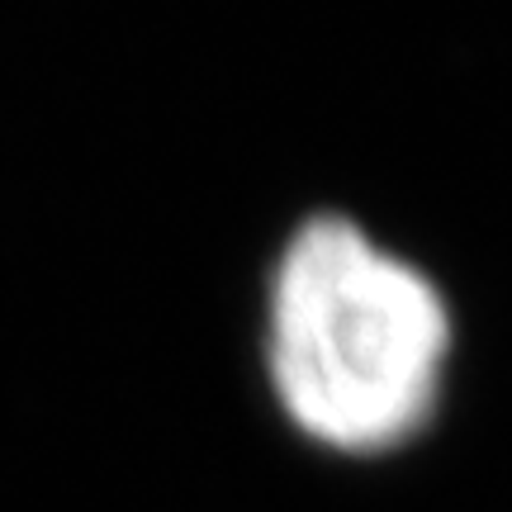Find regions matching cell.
Instances as JSON below:
<instances>
[{
  "instance_id": "obj_1",
  "label": "cell",
  "mask_w": 512,
  "mask_h": 512,
  "mask_svg": "<svg viewBox=\"0 0 512 512\" xmlns=\"http://www.w3.org/2000/svg\"><path fill=\"white\" fill-rule=\"evenodd\" d=\"M252 356L299 441L342 460H384L446 413L460 309L427 261L318 204L285 223L261 266Z\"/></svg>"
}]
</instances>
